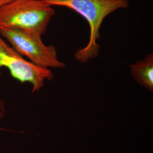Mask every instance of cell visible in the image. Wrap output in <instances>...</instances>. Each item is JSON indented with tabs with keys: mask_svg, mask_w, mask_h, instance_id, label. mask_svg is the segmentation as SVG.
Returning <instances> with one entry per match:
<instances>
[{
	"mask_svg": "<svg viewBox=\"0 0 153 153\" xmlns=\"http://www.w3.org/2000/svg\"><path fill=\"white\" fill-rule=\"evenodd\" d=\"M49 5L63 6L76 11L83 16L90 27V36L87 45L77 50L74 58L85 63L98 57L101 48L98 43L100 38V29L104 19L115 11L127 8L128 0H42Z\"/></svg>",
	"mask_w": 153,
	"mask_h": 153,
	"instance_id": "1",
	"label": "cell"
},
{
	"mask_svg": "<svg viewBox=\"0 0 153 153\" xmlns=\"http://www.w3.org/2000/svg\"><path fill=\"white\" fill-rule=\"evenodd\" d=\"M55 14L53 6L42 0H14L0 9V27L19 28L42 36Z\"/></svg>",
	"mask_w": 153,
	"mask_h": 153,
	"instance_id": "2",
	"label": "cell"
},
{
	"mask_svg": "<svg viewBox=\"0 0 153 153\" xmlns=\"http://www.w3.org/2000/svg\"><path fill=\"white\" fill-rule=\"evenodd\" d=\"M0 35L17 53L36 65L48 69L65 67V64L59 60L55 47L45 45L42 36L36 33L1 27Z\"/></svg>",
	"mask_w": 153,
	"mask_h": 153,
	"instance_id": "3",
	"label": "cell"
},
{
	"mask_svg": "<svg viewBox=\"0 0 153 153\" xmlns=\"http://www.w3.org/2000/svg\"><path fill=\"white\" fill-rule=\"evenodd\" d=\"M5 68L14 79L25 83H30L33 86V93L38 91L43 87L46 80L53 78L52 71L26 60L17 53L0 35V79L2 69Z\"/></svg>",
	"mask_w": 153,
	"mask_h": 153,
	"instance_id": "4",
	"label": "cell"
},
{
	"mask_svg": "<svg viewBox=\"0 0 153 153\" xmlns=\"http://www.w3.org/2000/svg\"><path fill=\"white\" fill-rule=\"evenodd\" d=\"M131 76L141 86L153 90V54L146 55L142 60H138L131 65Z\"/></svg>",
	"mask_w": 153,
	"mask_h": 153,
	"instance_id": "5",
	"label": "cell"
},
{
	"mask_svg": "<svg viewBox=\"0 0 153 153\" xmlns=\"http://www.w3.org/2000/svg\"><path fill=\"white\" fill-rule=\"evenodd\" d=\"M6 112V103L5 101L0 100V120L5 117Z\"/></svg>",
	"mask_w": 153,
	"mask_h": 153,
	"instance_id": "6",
	"label": "cell"
},
{
	"mask_svg": "<svg viewBox=\"0 0 153 153\" xmlns=\"http://www.w3.org/2000/svg\"><path fill=\"white\" fill-rule=\"evenodd\" d=\"M14 0H0V9L2 7L10 4Z\"/></svg>",
	"mask_w": 153,
	"mask_h": 153,
	"instance_id": "7",
	"label": "cell"
}]
</instances>
